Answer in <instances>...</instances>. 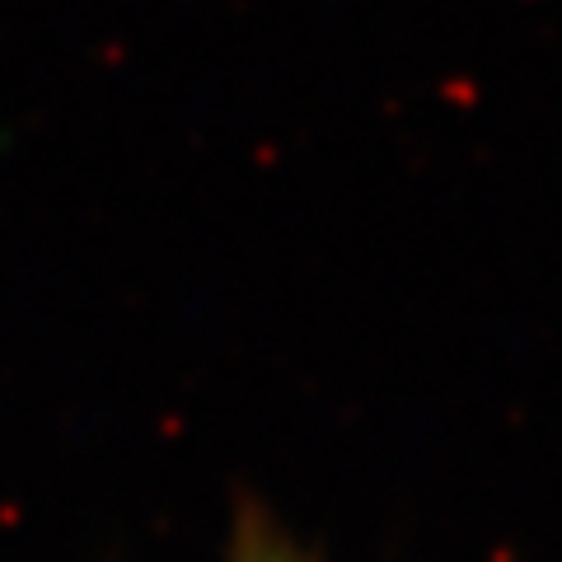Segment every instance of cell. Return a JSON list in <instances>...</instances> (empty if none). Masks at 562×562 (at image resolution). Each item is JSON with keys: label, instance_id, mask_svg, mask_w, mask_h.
I'll return each instance as SVG.
<instances>
[{"label": "cell", "instance_id": "1", "mask_svg": "<svg viewBox=\"0 0 562 562\" xmlns=\"http://www.w3.org/2000/svg\"><path fill=\"white\" fill-rule=\"evenodd\" d=\"M239 562H295L272 535H262V530H249L244 535V549H239Z\"/></svg>", "mask_w": 562, "mask_h": 562}]
</instances>
